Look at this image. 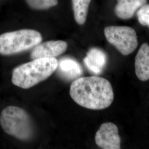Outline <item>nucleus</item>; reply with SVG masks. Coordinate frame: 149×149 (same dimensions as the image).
<instances>
[{
    "mask_svg": "<svg viewBox=\"0 0 149 149\" xmlns=\"http://www.w3.org/2000/svg\"><path fill=\"white\" fill-rule=\"evenodd\" d=\"M70 95L80 106L93 110L106 109L114 100L111 84L108 80L99 76L76 79L71 85Z\"/></svg>",
    "mask_w": 149,
    "mask_h": 149,
    "instance_id": "f257e3e1",
    "label": "nucleus"
},
{
    "mask_svg": "<svg viewBox=\"0 0 149 149\" xmlns=\"http://www.w3.org/2000/svg\"><path fill=\"white\" fill-rule=\"evenodd\" d=\"M58 65L55 58L34 59L13 69L12 82L22 88H30L47 80L56 70Z\"/></svg>",
    "mask_w": 149,
    "mask_h": 149,
    "instance_id": "f03ea898",
    "label": "nucleus"
},
{
    "mask_svg": "<svg viewBox=\"0 0 149 149\" xmlns=\"http://www.w3.org/2000/svg\"><path fill=\"white\" fill-rule=\"evenodd\" d=\"M0 125L6 133L22 141L31 140L35 134L31 118L26 111L18 107L4 108L0 115Z\"/></svg>",
    "mask_w": 149,
    "mask_h": 149,
    "instance_id": "7ed1b4c3",
    "label": "nucleus"
},
{
    "mask_svg": "<svg viewBox=\"0 0 149 149\" xmlns=\"http://www.w3.org/2000/svg\"><path fill=\"white\" fill-rule=\"evenodd\" d=\"M42 40V34L33 29L6 32L0 35V55L10 56L21 53L34 48Z\"/></svg>",
    "mask_w": 149,
    "mask_h": 149,
    "instance_id": "20e7f679",
    "label": "nucleus"
},
{
    "mask_svg": "<svg viewBox=\"0 0 149 149\" xmlns=\"http://www.w3.org/2000/svg\"><path fill=\"white\" fill-rule=\"evenodd\" d=\"M104 34L108 42L124 55L132 53L138 45L136 33L133 28L108 26L104 28Z\"/></svg>",
    "mask_w": 149,
    "mask_h": 149,
    "instance_id": "39448f33",
    "label": "nucleus"
},
{
    "mask_svg": "<svg viewBox=\"0 0 149 149\" xmlns=\"http://www.w3.org/2000/svg\"><path fill=\"white\" fill-rule=\"evenodd\" d=\"M117 126L111 122L102 124L95 135V142L103 149H120V138Z\"/></svg>",
    "mask_w": 149,
    "mask_h": 149,
    "instance_id": "423d86ee",
    "label": "nucleus"
},
{
    "mask_svg": "<svg viewBox=\"0 0 149 149\" xmlns=\"http://www.w3.org/2000/svg\"><path fill=\"white\" fill-rule=\"evenodd\" d=\"M68 47V43L63 40H50L39 43L33 48L30 57L32 60L56 58L65 52Z\"/></svg>",
    "mask_w": 149,
    "mask_h": 149,
    "instance_id": "0eeeda50",
    "label": "nucleus"
},
{
    "mask_svg": "<svg viewBox=\"0 0 149 149\" xmlns=\"http://www.w3.org/2000/svg\"><path fill=\"white\" fill-rule=\"evenodd\" d=\"M84 62L87 69L94 74H99L106 66V54L98 48H92L87 53Z\"/></svg>",
    "mask_w": 149,
    "mask_h": 149,
    "instance_id": "6e6552de",
    "label": "nucleus"
},
{
    "mask_svg": "<svg viewBox=\"0 0 149 149\" xmlns=\"http://www.w3.org/2000/svg\"><path fill=\"white\" fill-rule=\"evenodd\" d=\"M135 74L139 80H149V45L144 43L139 49L135 59Z\"/></svg>",
    "mask_w": 149,
    "mask_h": 149,
    "instance_id": "1a4fd4ad",
    "label": "nucleus"
},
{
    "mask_svg": "<svg viewBox=\"0 0 149 149\" xmlns=\"http://www.w3.org/2000/svg\"><path fill=\"white\" fill-rule=\"evenodd\" d=\"M56 70L59 75L66 80H76L83 73L81 65L74 59L69 58L58 61Z\"/></svg>",
    "mask_w": 149,
    "mask_h": 149,
    "instance_id": "9d476101",
    "label": "nucleus"
},
{
    "mask_svg": "<svg viewBox=\"0 0 149 149\" xmlns=\"http://www.w3.org/2000/svg\"><path fill=\"white\" fill-rule=\"evenodd\" d=\"M148 0H117L114 12L118 18L128 19L133 17L135 13Z\"/></svg>",
    "mask_w": 149,
    "mask_h": 149,
    "instance_id": "9b49d317",
    "label": "nucleus"
},
{
    "mask_svg": "<svg viewBox=\"0 0 149 149\" xmlns=\"http://www.w3.org/2000/svg\"><path fill=\"white\" fill-rule=\"evenodd\" d=\"M91 0H72L74 20L79 25L85 24Z\"/></svg>",
    "mask_w": 149,
    "mask_h": 149,
    "instance_id": "f8f14e48",
    "label": "nucleus"
},
{
    "mask_svg": "<svg viewBox=\"0 0 149 149\" xmlns=\"http://www.w3.org/2000/svg\"><path fill=\"white\" fill-rule=\"evenodd\" d=\"M27 5L36 10H46L58 5V0H26Z\"/></svg>",
    "mask_w": 149,
    "mask_h": 149,
    "instance_id": "ddd939ff",
    "label": "nucleus"
},
{
    "mask_svg": "<svg viewBox=\"0 0 149 149\" xmlns=\"http://www.w3.org/2000/svg\"><path fill=\"white\" fill-rule=\"evenodd\" d=\"M136 16L139 22L144 26L149 28V4H145L139 9Z\"/></svg>",
    "mask_w": 149,
    "mask_h": 149,
    "instance_id": "4468645a",
    "label": "nucleus"
}]
</instances>
